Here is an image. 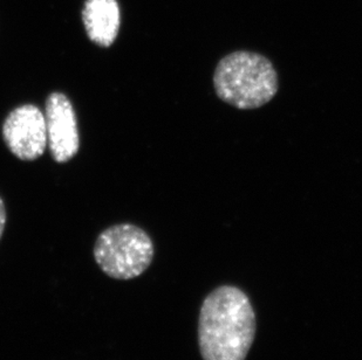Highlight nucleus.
<instances>
[{
	"mask_svg": "<svg viewBox=\"0 0 362 360\" xmlns=\"http://www.w3.org/2000/svg\"><path fill=\"white\" fill-rule=\"evenodd\" d=\"M3 140L11 153L25 162H33L44 155L47 130L44 112L35 104L14 108L3 123Z\"/></svg>",
	"mask_w": 362,
	"mask_h": 360,
	"instance_id": "20e7f679",
	"label": "nucleus"
},
{
	"mask_svg": "<svg viewBox=\"0 0 362 360\" xmlns=\"http://www.w3.org/2000/svg\"><path fill=\"white\" fill-rule=\"evenodd\" d=\"M212 83L222 102L240 110H255L271 102L279 90L278 73L265 55L236 51L216 66Z\"/></svg>",
	"mask_w": 362,
	"mask_h": 360,
	"instance_id": "f03ea898",
	"label": "nucleus"
},
{
	"mask_svg": "<svg viewBox=\"0 0 362 360\" xmlns=\"http://www.w3.org/2000/svg\"><path fill=\"white\" fill-rule=\"evenodd\" d=\"M82 20L89 40L100 47H110L120 31L119 4L117 0H86Z\"/></svg>",
	"mask_w": 362,
	"mask_h": 360,
	"instance_id": "423d86ee",
	"label": "nucleus"
},
{
	"mask_svg": "<svg viewBox=\"0 0 362 360\" xmlns=\"http://www.w3.org/2000/svg\"><path fill=\"white\" fill-rule=\"evenodd\" d=\"M44 115L52 157L57 163H67L78 155L80 149L74 107L64 92H52L46 100Z\"/></svg>",
	"mask_w": 362,
	"mask_h": 360,
	"instance_id": "39448f33",
	"label": "nucleus"
},
{
	"mask_svg": "<svg viewBox=\"0 0 362 360\" xmlns=\"http://www.w3.org/2000/svg\"><path fill=\"white\" fill-rule=\"evenodd\" d=\"M7 212L6 206L4 203L3 198L0 197V240L3 238L5 226H6Z\"/></svg>",
	"mask_w": 362,
	"mask_h": 360,
	"instance_id": "0eeeda50",
	"label": "nucleus"
},
{
	"mask_svg": "<svg viewBox=\"0 0 362 360\" xmlns=\"http://www.w3.org/2000/svg\"><path fill=\"white\" fill-rule=\"evenodd\" d=\"M256 313L240 288L222 286L202 304L199 344L203 360H245L256 336Z\"/></svg>",
	"mask_w": 362,
	"mask_h": 360,
	"instance_id": "f257e3e1",
	"label": "nucleus"
},
{
	"mask_svg": "<svg viewBox=\"0 0 362 360\" xmlns=\"http://www.w3.org/2000/svg\"><path fill=\"white\" fill-rule=\"evenodd\" d=\"M154 242L144 228L119 224L107 228L96 239L94 258L100 269L112 279H136L154 260Z\"/></svg>",
	"mask_w": 362,
	"mask_h": 360,
	"instance_id": "7ed1b4c3",
	"label": "nucleus"
}]
</instances>
